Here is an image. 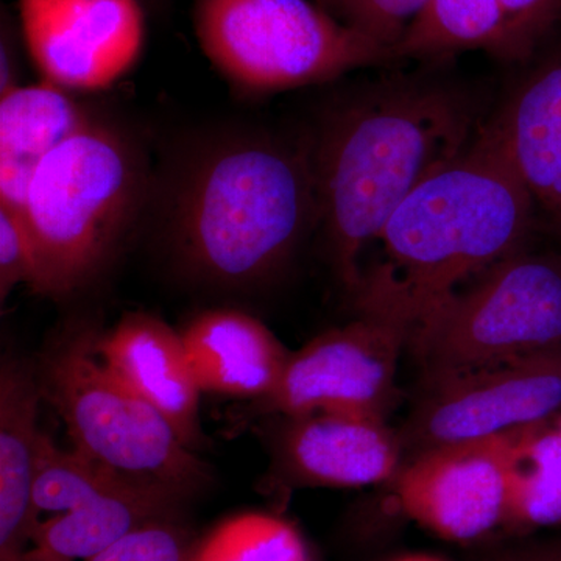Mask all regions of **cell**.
<instances>
[{
  "mask_svg": "<svg viewBox=\"0 0 561 561\" xmlns=\"http://www.w3.org/2000/svg\"><path fill=\"white\" fill-rule=\"evenodd\" d=\"M284 419L275 442L276 465L295 481L360 489L391 481L401 471V438L386 419L343 412Z\"/></svg>",
  "mask_w": 561,
  "mask_h": 561,
  "instance_id": "7c38bea8",
  "label": "cell"
},
{
  "mask_svg": "<svg viewBox=\"0 0 561 561\" xmlns=\"http://www.w3.org/2000/svg\"><path fill=\"white\" fill-rule=\"evenodd\" d=\"M527 61L561 32V0H500Z\"/></svg>",
  "mask_w": 561,
  "mask_h": 561,
  "instance_id": "d4e9b609",
  "label": "cell"
},
{
  "mask_svg": "<svg viewBox=\"0 0 561 561\" xmlns=\"http://www.w3.org/2000/svg\"><path fill=\"white\" fill-rule=\"evenodd\" d=\"M527 65L489 125L561 238V39L552 36Z\"/></svg>",
  "mask_w": 561,
  "mask_h": 561,
  "instance_id": "5bb4252c",
  "label": "cell"
},
{
  "mask_svg": "<svg viewBox=\"0 0 561 561\" xmlns=\"http://www.w3.org/2000/svg\"><path fill=\"white\" fill-rule=\"evenodd\" d=\"M168 198L169 241L187 275L225 289L256 286L320 224L313 140L214 138L187 158Z\"/></svg>",
  "mask_w": 561,
  "mask_h": 561,
  "instance_id": "3957f363",
  "label": "cell"
},
{
  "mask_svg": "<svg viewBox=\"0 0 561 561\" xmlns=\"http://www.w3.org/2000/svg\"><path fill=\"white\" fill-rule=\"evenodd\" d=\"M348 2L350 0H319V5L321 9L330 11L331 14H334L335 18L341 20L342 11Z\"/></svg>",
  "mask_w": 561,
  "mask_h": 561,
  "instance_id": "83f0119b",
  "label": "cell"
},
{
  "mask_svg": "<svg viewBox=\"0 0 561 561\" xmlns=\"http://www.w3.org/2000/svg\"><path fill=\"white\" fill-rule=\"evenodd\" d=\"M36 278L35 247L20 210L0 205V300L5 301L18 284L33 289Z\"/></svg>",
  "mask_w": 561,
  "mask_h": 561,
  "instance_id": "cb8c5ba5",
  "label": "cell"
},
{
  "mask_svg": "<svg viewBox=\"0 0 561 561\" xmlns=\"http://www.w3.org/2000/svg\"><path fill=\"white\" fill-rule=\"evenodd\" d=\"M534 198L489 122L459 157L424 180L379 234L386 261L364 273L359 313L413 328L454 291L524 250Z\"/></svg>",
  "mask_w": 561,
  "mask_h": 561,
  "instance_id": "7a4b0ae2",
  "label": "cell"
},
{
  "mask_svg": "<svg viewBox=\"0 0 561 561\" xmlns=\"http://www.w3.org/2000/svg\"><path fill=\"white\" fill-rule=\"evenodd\" d=\"M409 335L411 328L400 319L359 313L291 353L262 408L289 419L319 412L386 419L398 397V365Z\"/></svg>",
  "mask_w": 561,
  "mask_h": 561,
  "instance_id": "ba28073f",
  "label": "cell"
},
{
  "mask_svg": "<svg viewBox=\"0 0 561 561\" xmlns=\"http://www.w3.org/2000/svg\"><path fill=\"white\" fill-rule=\"evenodd\" d=\"M142 150L98 119L51 151L33 176L22 220L38 261L32 290L60 298L108 264L149 198Z\"/></svg>",
  "mask_w": 561,
  "mask_h": 561,
  "instance_id": "277c9868",
  "label": "cell"
},
{
  "mask_svg": "<svg viewBox=\"0 0 561 561\" xmlns=\"http://www.w3.org/2000/svg\"><path fill=\"white\" fill-rule=\"evenodd\" d=\"M91 119L44 80L0 95V205L20 210L43 161Z\"/></svg>",
  "mask_w": 561,
  "mask_h": 561,
  "instance_id": "ac0fdd59",
  "label": "cell"
},
{
  "mask_svg": "<svg viewBox=\"0 0 561 561\" xmlns=\"http://www.w3.org/2000/svg\"><path fill=\"white\" fill-rule=\"evenodd\" d=\"M470 92L451 81L393 79L343 103L313 139L320 224L346 289L360 257L409 195L481 130Z\"/></svg>",
  "mask_w": 561,
  "mask_h": 561,
  "instance_id": "6da1fadb",
  "label": "cell"
},
{
  "mask_svg": "<svg viewBox=\"0 0 561 561\" xmlns=\"http://www.w3.org/2000/svg\"><path fill=\"white\" fill-rule=\"evenodd\" d=\"M195 541L172 516L144 524L87 561H191Z\"/></svg>",
  "mask_w": 561,
  "mask_h": 561,
  "instance_id": "7402d4cb",
  "label": "cell"
},
{
  "mask_svg": "<svg viewBox=\"0 0 561 561\" xmlns=\"http://www.w3.org/2000/svg\"><path fill=\"white\" fill-rule=\"evenodd\" d=\"M183 502L169 491L121 479L72 511L41 519L25 561L90 560L144 524L179 516Z\"/></svg>",
  "mask_w": 561,
  "mask_h": 561,
  "instance_id": "e0dca14e",
  "label": "cell"
},
{
  "mask_svg": "<svg viewBox=\"0 0 561 561\" xmlns=\"http://www.w3.org/2000/svg\"><path fill=\"white\" fill-rule=\"evenodd\" d=\"M507 523L561 526V431L556 419L504 435Z\"/></svg>",
  "mask_w": 561,
  "mask_h": 561,
  "instance_id": "ffe728a7",
  "label": "cell"
},
{
  "mask_svg": "<svg viewBox=\"0 0 561 561\" xmlns=\"http://www.w3.org/2000/svg\"><path fill=\"white\" fill-rule=\"evenodd\" d=\"M556 424L559 426V430L561 431V413L559 416H556Z\"/></svg>",
  "mask_w": 561,
  "mask_h": 561,
  "instance_id": "4dcf8cb0",
  "label": "cell"
},
{
  "mask_svg": "<svg viewBox=\"0 0 561 561\" xmlns=\"http://www.w3.org/2000/svg\"><path fill=\"white\" fill-rule=\"evenodd\" d=\"M394 481L402 512L443 540L474 541L507 523L504 435L416 454Z\"/></svg>",
  "mask_w": 561,
  "mask_h": 561,
  "instance_id": "8fae6325",
  "label": "cell"
},
{
  "mask_svg": "<svg viewBox=\"0 0 561 561\" xmlns=\"http://www.w3.org/2000/svg\"><path fill=\"white\" fill-rule=\"evenodd\" d=\"M393 561H443L434 556H427V553H411V556L401 557Z\"/></svg>",
  "mask_w": 561,
  "mask_h": 561,
  "instance_id": "f1b7e54d",
  "label": "cell"
},
{
  "mask_svg": "<svg viewBox=\"0 0 561 561\" xmlns=\"http://www.w3.org/2000/svg\"><path fill=\"white\" fill-rule=\"evenodd\" d=\"M27 561H70V560H65V559H31V560H27Z\"/></svg>",
  "mask_w": 561,
  "mask_h": 561,
  "instance_id": "f546056e",
  "label": "cell"
},
{
  "mask_svg": "<svg viewBox=\"0 0 561 561\" xmlns=\"http://www.w3.org/2000/svg\"><path fill=\"white\" fill-rule=\"evenodd\" d=\"M468 50L527 65L500 0H430L393 49L398 61H443Z\"/></svg>",
  "mask_w": 561,
  "mask_h": 561,
  "instance_id": "d6986e66",
  "label": "cell"
},
{
  "mask_svg": "<svg viewBox=\"0 0 561 561\" xmlns=\"http://www.w3.org/2000/svg\"><path fill=\"white\" fill-rule=\"evenodd\" d=\"M194 31L214 68L251 92L308 87L398 61L389 47L309 0H195Z\"/></svg>",
  "mask_w": 561,
  "mask_h": 561,
  "instance_id": "52a82bcc",
  "label": "cell"
},
{
  "mask_svg": "<svg viewBox=\"0 0 561 561\" xmlns=\"http://www.w3.org/2000/svg\"><path fill=\"white\" fill-rule=\"evenodd\" d=\"M191 561H311L294 524L264 512L232 515L197 538Z\"/></svg>",
  "mask_w": 561,
  "mask_h": 561,
  "instance_id": "44dd1931",
  "label": "cell"
},
{
  "mask_svg": "<svg viewBox=\"0 0 561 561\" xmlns=\"http://www.w3.org/2000/svg\"><path fill=\"white\" fill-rule=\"evenodd\" d=\"M95 350L114 375L171 423L187 448H201L202 390L179 331L151 313L128 312L95 335Z\"/></svg>",
  "mask_w": 561,
  "mask_h": 561,
  "instance_id": "4fadbf2b",
  "label": "cell"
},
{
  "mask_svg": "<svg viewBox=\"0 0 561 561\" xmlns=\"http://www.w3.org/2000/svg\"><path fill=\"white\" fill-rule=\"evenodd\" d=\"M22 35L43 80L66 91L110 88L146 39L138 0H20Z\"/></svg>",
  "mask_w": 561,
  "mask_h": 561,
  "instance_id": "30bf717a",
  "label": "cell"
},
{
  "mask_svg": "<svg viewBox=\"0 0 561 561\" xmlns=\"http://www.w3.org/2000/svg\"><path fill=\"white\" fill-rule=\"evenodd\" d=\"M408 346L426 382L561 356V256L512 254L424 313Z\"/></svg>",
  "mask_w": 561,
  "mask_h": 561,
  "instance_id": "8992f818",
  "label": "cell"
},
{
  "mask_svg": "<svg viewBox=\"0 0 561 561\" xmlns=\"http://www.w3.org/2000/svg\"><path fill=\"white\" fill-rule=\"evenodd\" d=\"M494 561H561V537L522 546Z\"/></svg>",
  "mask_w": 561,
  "mask_h": 561,
  "instance_id": "4316f807",
  "label": "cell"
},
{
  "mask_svg": "<svg viewBox=\"0 0 561 561\" xmlns=\"http://www.w3.org/2000/svg\"><path fill=\"white\" fill-rule=\"evenodd\" d=\"M427 2L430 0H350L341 21L393 50Z\"/></svg>",
  "mask_w": 561,
  "mask_h": 561,
  "instance_id": "603a6c76",
  "label": "cell"
},
{
  "mask_svg": "<svg viewBox=\"0 0 561 561\" xmlns=\"http://www.w3.org/2000/svg\"><path fill=\"white\" fill-rule=\"evenodd\" d=\"M44 401L38 371L31 362L5 359L0 370V561H25L41 515L33 502Z\"/></svg>",
  "mask_w": 561,
  "mask_h": 561,
  "instance_id": "9a60e30c",
  "label": "cell"
},
{
  "mask_svg": "<svg viewBox=\"0 0 561 561\" xmlns=\"http://www.w3.org/2000/svg\"><path fill=\"white\" fill-rule=\"evenodd\" d=\"M5 24V22H3ZM18 79V60L9 25H2V44H0V95L20 88Z\"/></svg>",
  "mask_w": 561,
  "mask_h": 561,
  "instance_id": "484cf974",
  "label": "cell"
},
{
  "mask_svg": "<svg viewBox=\"0 0 561 561\" xmlns=\"http://www.w3.org/2000/svg\"><path fill=\"white\" fill-rule=\"evenodd\" d=\"M95 332L69 331L36 365L43 398L72 448L108 470L187 501L209 485L205 461L168 420L102 360Z\"/></svg>",
  "mask_w": 561,
  "mask_h": 561,
  "instance_id": "5b68a950",
  "label": "cell"
},
{
  "mask_svg": "<svg viewBox=\"0 0 561 561\" xmlns=\"http://www.w3.org/2000/svg\"><path fill=\"white\" fill-rule=\"evenodd\" d=\"M202 391L264 400L278 387L290 351L261 320L238 309H208L180 331Z\"/></svg>",
  "mask_w": 561,
  "mask_h": 561,
  "instance_id": "2e32d148",
  "label": "cell"
},
{
  "mask_svg": "<svg viewBox=\"0 0 561 561\" xmlns=\"http://www.w3.org/2000/svg\"><path fill=\"white\" fill-rule=\"evenodd\" d=\"M561 413V356L479 368L427 382L401 435L412 457L453 443L485 440Z\"/></svg>",
  "mask_w": 561,
  "mask_h": 561,
  "instance_id": "9c48e42d",
  "label": "cell"
}]
</instances>
